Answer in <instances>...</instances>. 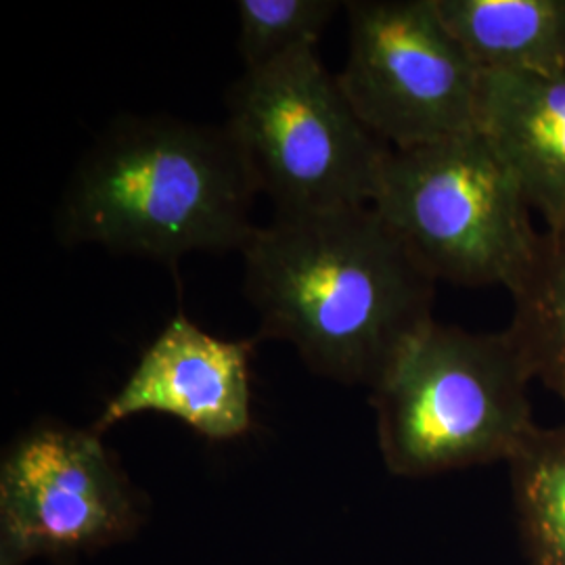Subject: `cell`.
I'll use <instances>...</instances> for the list:
<instances>
[{
    "label": "cell",
    "instance_id": "8",
    "mask_svg": "<svg viewBox=\"0 0 565 565\" xmlns=\"http://www.w3.org/2000/svg\"><path fill=\"white\" fill-rule=\"evenodd\" d=\"M256 340H223L179 312L103 408V434L141 413L181 419L210 440L243 436L252 425L249 356Z\"/></svg>",
    "mask_w": 565,
    "mask_h": 565
},
{
    "label": "cell",
    "instance_id": "5",
    "mask_svg": "<svg viewBox=\"0 0 565 565\" xmlns=\"http://www.w3.org/2000/svg\"><path fill=\"white\" fill-rule=\"evenodd\" d=\"M226 128L275 216L371 205L390 147L356 116L317 49L245 70Z\"/></svg>",
    "mask_w": 565,
    "mask_h": 565
},
{
    "label": "cell",
    "instance_id": "11",
    "mask_svg": "<svg viewBox=\"0 0 565 565\" xmlns=\"http://www.w3.org/2000/svg\"><path fill=\"white\" fill-rule=\"evenodd\" d=\"M511 298L507 333L534 380L565 404V224L543 233L536 258Z\"/></svg>",
    "mask_w": 565,
    "mask_h": 565
},
{
    "label": "cell",
    "instance_id": "1",
    "mask_svg": "<svg viewBox=\"0 0 565 565\" xmlns=\"http://www.w3.org/2000/svg\"><path fill=\"white\" fill-rule=\"evenodd\" d=\"M254 340L291 343L303 363L340 384L377 385L431 323L436 281L371 205L275 216L242 249Z\"/></svg>",
    "mask_w": 565,
    "mask_h": 565
},
{
    "label": "cell",
    "instance_id": "3",
    "mask_svg": "<svg viewBox=\"0 0 565 565\" xmlns=\"http://www.w3.org/2000/svg\"><path fill=\"white\" fill-rule=\"evenodd\" d=\"M532 380L507 329L425 324L371 390L385 467L401 478H425L509 463L539 427Z\"/></svg>",
    "mask_w": 565,
    "mask_h": 565
},
{
    "label": "cell",
    "instance_id": "9",
    "mask_svg": "<svg viewBox=\"0 0 565 565\" xmlns=\"http://www.w3.org/2000/svg\"><path fill=\"white\" fill-rule=\"evenodd\" d=\"M478 132L546 228L565 224V70L482 74Z\"/></svg>",
    "mask_w": 565,
    "mask_h": 565
},
{
    "label": "cell",
    "instance_id": "7",
    "mask_svg": "<svg viewBox=\"0 0 565 565\" xmlns=\"http://www.w3.org/2000/svg\"><path fill=\"white\" fill-rule=\"evenodd\" d=\"M139 525V497L95 429L44 424L9 446L0 467V565L95 551Z\"/></svg>",
    "mask_w": 565,
    "mask_h": 565
},
{
    "label": "cell",
    "instance_id": "12",
    "mask_svg": "<svg viewBox=\"0 0 565 565\" xmlns=\"http://www.w3.org/2000/svg\"><path fill=\"white\" fill-rule=\"evenodd\" d=\"M530 565H565V422L536 427L509 461Z\"/></svg>",
    "mask_w": 565,
    "mask_h": 565
},
{
    "label": "cell",
    "instance_id": "2",
    "mask_svg": "<svg viewBox=\"0 0 565 565\" xmlns=\"http://www.w3.org/2000/svg\"><path fill=\"white\" fill-rule=\"evenodd\" d=\"M258 189L231 130L170 116H128L84 153L57 214L65 245L177 264L193 252H231L254 231Z\"/></svg>",
    "mask_w": 565,
    "mask_h": 565
},
{
    "label": "cell",
    "instance_id": "10",
    "mask_svg": "<svg viewBox=\"0 0 565 565\" xmlns=\"http://www.w3.org/2000/svg\"><path fill=\"white\" fill-rule=\"evenodd\" d=\"M482 74L565 70V0H436Z\"/></svg>",
    "mask_w": 565,
    "mask_h": 565
},
{
    "label": "cell",
    "instance_id": "6",
    "mask_svg": "<svg viewBox=\"0 0 565 565\" xmlns=\"http://www.w3.org/2000/svg\"><path fill=\"white\" fill-rule=\"evenodd\" d=\"M343 95L390 149L478 132L482 72L446 28L436 0L345 2Z\"/></svg>",
    "mask_w": 565,
    "mask_h": 565
},
{
    "label": "cell",
    "instance_id": "13",
    "mask_svg": "<svg viewBox=\"0 0 565 565\" xmlns=\"http://www.w3.org/2000/svg\"><path fill=\"white\" fill-rule=\"evenodd\" d=\"M335 0H242L239 53L245 70H260L303 49H317L340 11Z\"/></svg>",
    "mask_w": 565,
    "mask_h": 565
},
{
    "label": "cell",
    "instance_id": "4",
    "mask_svg": "<svg viewBox=\"0 0 565 565\" xmlns=\"http://www.w3.org/2000/svg\"><path fill=\"white\" fill-rule=\"evenodd\" d=\"M371 207L434 281L503 285L511 294L543 237L480 132L390 149Z\"/></svg>",
    "mask_w": 565,
    "mask_h": 565
}]
</instances>
